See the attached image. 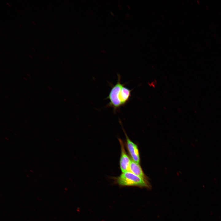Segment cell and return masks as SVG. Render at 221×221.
<instances>
[{"mask_svg": "<svg viewBox=\"0 0 221 221\" xmlns=\"http://www.w3.org/2000/svg\"><path fill=\"white\" fill-rule=\"evenodd\" d=\"M118 140L121 146V156L119 161L120 167L122 173L129 171V167L131 162L130 158L127 155L124 143L121 138Z\"/></svg>", "mask_w": 221, "mask_h": 221, "instance_id": "cell-3", "label": "cell"}, {"mask_svg": "<svg viewBox=\"0 0 221 221\" xmlns=\"http://www.w3.org/2000/svg\"><path fill=\"white\" fill-rule=\"evenodd\" d=\"M118 80L116 83L112 87V88L106 99H109V102L107 105V107H112L113 111L115 113L118 109L122 106L121 103L118 99V94L124 84L121 82V76L118 74Z\"/></svg>", "mask_w": 221, "mask_h": 221, "instance_id": "cell-2", "label": "cell"}, {"mask_svg": "<svg viewBox=\"0 0 221 221\" xmlns=\"http://www.w3.org/2000/svg\"><path fill=\"white\" fill-rule=\"evenodd\" d=\"M122 86L118 94V98L122 106L125 105L129 100L131 96L130 90L124 86Z\"/></svg>", "mask_w": 221, "mask_h": 221, "instance_id": "cell-6", "label": "cell"}, {"mask_svg": "<svg viewBox=\"0 0 221 221\" xmlns=\"http://www.w3.org/2000/svg\"><path fill=\"white\" fill-rule=\"evenodd\" d=\"M123 130L126 138V147L130 156L133 161L139 164L140 159L138 145L129 138L124 130Z\"/></svg>", "mask_w": 221, "mask_h": 221, "instance_id": "cell-4", "label": "cell"}, {"mask_svg": "<svg viewBox=\"0 0 221 221\" xmlns=\"http://www.w3.org/2000/svg\"><path fill=\"white\" fill-rule=\"evenodd\" d=\"M129 171L145 180H149L148 177L144 173L139 164L133 161H131L129 167Z\"/></svg>", "mask_w": 221, "mask_h": 221, "instance_id": "cell-5", "label": "cell"}, {"mask_svg": "<svg viewBox=\"0 0 221 221\" xmlns=\"http://www.w3.org/2000/svg\"><path fill=\"white\" fill-rule=\"evenodd\" d=\"M114 180L116 183L120 186H136L149 189L151 188L149 180H145L130 171L122 173Z\"/></svg>", "mask_w": 221, "mask_h": 221, "instance_id": "cell-1", "label": "cell"}]
</instances>
